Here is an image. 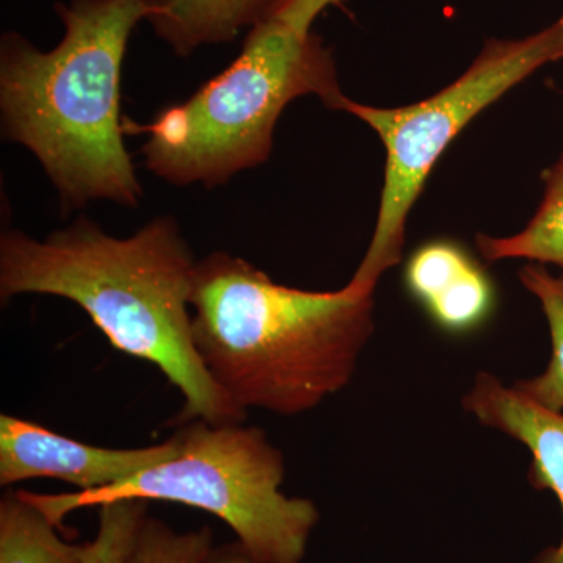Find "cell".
I'll use <instances>...</instances> for the list:
<instances>
[{"label": "cell", "mask_w": 563, "mask_h": 563, "mask_svg": "<svg viewBox=\"0 0 563 563\" xmlns=\"http://www.w3.org/2000/svg\"><path fill=\"white\" fill-rule=\"evenodd\" d=\"M196 263L168 214L124 239L79 217L43 240L2 233L0 299L46 295L77 303L114 350L165 374L184 396L181 422H244L246 410L214 383L192 342Z\"/></svg>", "instance_id": "cell-1"}, {"label": "cell", "mask_w": 563, "mask_h": 563, "mask_svg": "<svg viewBox=\"0 0 563 563\" xmlns=\"http://www.w3.org/2000/svg\"><path fill=\"white\" fill-rule=\"evenodd\" d=\"M55 10L65 35L54 49L14 32L0 41L3 136L35 155L62 213L95 201L139 207L143 188L124 144L121 79L150 0H70Z\"/></svg>", "instance_id": "cell-2"}, {"label": "cell", "mask_w": 563, "mask_h": 563, "mask_svg": "<svg viewBox=\"0 0 563 563\" xmlns=\"http://www.w3.org/2000/svg\"><path fill=\"white\" fill-rule=\"evenodd\" d=\"M190 306L203 366L246 412H310L350 385L374 332V291L298 290L225 251L196 263Z\"/></svg>", "instance_id": "cell-3"}, {"label": "cell", "mask_w": 563, "mask_h": 563, "mask_svg": "<svg viewBox=\"0 0 563 563\" xmlns=\"http://www.w3.org/2000/svg\"><path fill=\"white\" fill-rule=\"evenodd\" d=\"M313 95L340 111L332 51L312 32L268 16L251 27L243 49L191 98L165 107L147 124L124 118L125 135H147L144 166L174 187H222L269 161L274 129L288 103Z\"/></svg>", "instance_id": "cell-4"}, {"label": "cell", "mask_w": 563, "mask_h": 563, "mask_svg": "<svg viewBox=\"0 0 563 563\" xmlns=\"http://www.w3.org/2000/svg\"><path fill=\"white\" fill-rule=\"evenodd\" d=\"M177 451L110 487L22 495L63 529L68 515L90 507L144 499L184 504L214 515L262 563H301L320 510L310 499L280 490L287 465L266 432L244 422H181Z\"/></svg>", "instance_id": "cell-5"}, {"label": "cell", "mask_w": 563, "mask_h": 563, "mask_svg": "<svg viewBox=\"0 0 563 563\" xmlns=\"http://www.w3.org/2000/svg\"><path fill=\"white\" fill-rule=\"evenodd\" d=\"M561 60L563 16L526 38L488 40L459 79L424 101L379 109L344 99L340 111L366 122L385 147L376 229L351 284L374 291L383 274L401 262L410 210L433 166L463 128L537 69Z\"/></svg>", "instance_id": "cell-6"}, {"label": "cell", "mask_w": 563, "mask_h": 563, "mask_svg": "<svg viewBox=\"0 0 563 563\" xmlns=\"http://www.w3.org/2000/svg\"><path fill=\"white\" fill-rule=\"evenodd\" d=\"M177 451V437L146 448L113 450L76 442L36 422L0 415V487L31 479H57L77 492L110 487Z\"/></svg>", "instance_id": "cell-7"}, {"label": "cell", "mask_w": 563, "mask_h": 563, "mask_svg": "<svg viewBox=\"0 0 563 563\" xmlns=\"http://www.w3.org/2000/svg\"><path fill=\"white\" fill-rule=\"evenodd\" d=\"M463 407L487 428L523 443L532 455L529 481L537 490L558 496L563 515V412L540 406L517 387H506L490 373H479ZM531 563H563V531L558 547L547 548Z\"/></svg>", "instance_id": "cell-8"}, {"label": "cell", "mask_w": 563, "mask_h": 563, "mask_svg": "<svg viewBox=\"0 0 563 563\" xmlns=\"http://www.w3.org/2000/svg\"><path fill=\"white\" fill-rule=\"evenodd\" d=\"M147 22L180 57L229 43L269 16L277 0H150Z\"/></svg>", "instance_id": "cell-9"}, {"label": "cell", "mask_w": 563, "mask_h": 563, "mask_svg": "<svg viewBox=\"0 0 563 563\" xmlns=\"http://www.w3.org/2000/svg\"><path fill=\"white\" fill-rule=\"evenodd\" d=\"M544 195L528 225L512 236L477 235L476 244L485 262L521 258L558 266L563 273V152L544 173Z\"/></svg>", "instance_id": "cell-10"}, {"label": "cell", "mask_w": 563, "mask_h": 563, "mask_svg": "<svg viewBox=\"0 0 563 563\" xmlns=\"http://www.w3.org/2000/svg\"><path fill=\"white\" fill-rule=\"evenodd\" d=\"M22 490L0 498V563H81L84 544L66 542Z\"/></svg>", "instance_id": "cell-11"}, {"label": "cell", "mask_w": 563, "mask_h": 563, "mask_svg": "<svg viewBox=\"0 0 563 563\" xmlns=\"http://www.w3.org/2000/svg\"><path fill=\"white\" fill-rule=\"evenodd\" d=\"M526 290L540 303L550 325L553 354L540 376L515 384L518 390L554 412H563V273L553 276L540 263H528L518 273Z\"/></svg>", "instance_id": "cell-12"}, {"label": "cell", "mask_w": 563, "mask_h": 563, "mask_svg": "<svg viewBox=\"0 0 563 563\" xmlns=\"http://www.w3.org/2000/svg\"><path fill=\"white\" fill-rule=\"evenodd\" d=\"M493 307L492 282L474 262L424 309L442 331L457 335L479 329L490 317Z\"/></svg>", "instance_id": "cell-13"}, {"label": "cell", "mask_w": 563, "mask_h": 563, "mask_svg": "<svg viewBox=\"0 0 563 563\" xmlns=\"http://www.w3.org/2000/svg\"><path fill=\"white\" fill-rule=\"evenodd\" d=\"M213 547V532L209 526L179 532L147 515L128 563H206Z\"/></svg>", "instance_id": "cell-14"}, {"label": "cell", "mask_w": 563, "mask_h": 563, "mask_svg": "<svg viewBox=\"0 0 563 563\" xmlns=\"http://www.w3.org/2000/svg\"><path fill=\"white\" fill-rule=\"evenodd\" d=\"M147 510L150 501L144 499H120L99 507L98 532L84 544L81 563H128Z\"/></svg>", "instance_id": "cell-15"}, {"label": "cell", "mask_w": 563, "mask_h": 563, "mask_svg": "<svg viewBox=\"0 0 563 563\" xmlns=\"http://www.w3.org/2000/svg\"><path fill=\"white\" fill-rule=\"evenodd\" d=\"M473 263L468 252L453 242L424 244L407 263V290L426 307Z\"/></svg>", "instance_id": "cell-16"}, {"label": "cell", "mask_w": 563, "mask_h": 563, "mask_svg": "<svg viewBox=\"0 0 563 563\" xmlns=\"http://www.w3.org/2000/svg\"><path fill=\"white\" fill-rule=\"evenodd\" d=\"M343 2L344 0H277L269 16L290 25L296 31L312 32L313 21L322 11Z\"/></svg>", "instance_id": "cell-17"}, {"label": "cell", "mask_w": 563, "mask_h": 563, "mask_svg": "<svg viewBox=\"0 0 563 563\" xmlns=\"http://www.w3.org/2000/svg\"><path fill=\"white\" fill-rule=\"evenodd\" d=\"M206 563H262L239 540L213 547Z\"/></svg>", "instance_id": "cell-18"}]
</instances>
